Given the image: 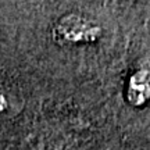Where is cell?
<instances>
[{
    "label": "cell",
    "mask_w": 150,
    "mask_h": 150,
    "mask_svg": "<svg viewBox=\"0 0 150 150\" xmlns=\"http://www.w3.org/2000/svg\"><path fill=\"white\" fill-rule=\"evenodd\" d=\"M103 36L102 25L79 13H67L54 22L52 38L61 46H81L97 43Z\"/></svg>",
    "instance_id": "1"
},
{
    "label": "cell",
    "mask_w": 150,
    "mask_h": 150,
    "mask_svg": "<svg viewBox=\"0 0 150 150\" xmlns=\"http://www.w3.org/2000/svg\"><path fill=\"white\" fill-rule=\"evenodd\" d=\"M125 99L135 108L145 107L150 102V68H138L129 75L125 86Z\"/></svg>",
    "instance_id": "2"
},
{
    "label": "cell",
    "mask_w": 150,
    "mask_h": 150,
    "mask_svg": "<svg viewBox=\"0 0 150 150\" xmlns=\"http://www.w3.org/2000/svg\"><path fill=\"white\" fill-rule=\"evenodd\" d=\"M129 3H135V1H136V0H128Z\"/></svg>",
    "instance_id": "3"
}]
</instances>
